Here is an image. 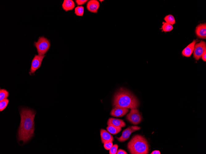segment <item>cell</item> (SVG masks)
Instances as JSON below:
<instances>
[{
  "instance_id": "6da1fadb",
  "label": "cell",
  "mask_w": 206,
  "mask_h": 154,
  "mask_svg": "<svg viewBox=\"0 0 206 154\" xmlns=\"http://www.w3.org/2000/svg\"><path fill=\"white\" fill-rule=\"evenodd\" d=\"M36 112L33 109L22 108L20 111L21 120L18 131L19 141L25 143L34 134V118Z\"/></svg>"
},
{
  "instance_id": "7a4b0ae2",
  "label": "cell",
  "mask_w": 206,
  "mask_h": 154,
  "mask_svg": "<svg viewBox=\"0 0 206 154\" xmlns=\"http://www.w3.org/2000/svg\"><path fill=\"white\" fill-rule=\"evenodd\" d=\"M139 104L137 98L126 89L121 88L114 95L113 102V106L118 105L131 109H137Z\"/></svg>"
},
{
  "instance_id": "3957f363",
  "label": "cell",
  "mask_w": 206,
  "mask_h": 154,
  "mask_svg": "<svg viewBox=\"0 0 206 154\" xmlns=\"http://www.w3.org/2000/svg\"><path fill=\"white\" fill-rule=\"evenodd\" d=\"M127 148L132 154H147L149 150V145L146 139L143 136H134L127 144Z\"/></svg>"
},
{
  "instance_id": "277c9868",
  "label": "cell",
  "mask_w": 206,
  "mask_h": 154,
  "mask_svg": "<svg viewBox=\"0 0 206 154\" xmlns=\"http://www.w3.org/2000/svg\"><path fill=\"white\" fill-rule=\"evenodd\" d=\"M34 45L37 49L38 55H43L49 49L50 44L47 38L42 36L39 37L37 41L34 42Z\"/></svg>"
},
{
  "instance_id": "5b68a950",
  "label": "cell",
  "mask_w": 206,
  "mask_h": 154,
  "mask_svg": "<svg viewBox=\"0 0 206 154\" xmlns=\"http://www.w3.org/2000/svg\"><path fill=\"white\" fill-rule=\"evenodd\" d=\"M126 118L130 122L134 125L138 124L142 120V116L137 109H131L126 116Z\"/></svg>"
},
{
  "instance_id": "8992f818",
  "label": "cell",
  "mask_w": 206,
  "mask_h": 154,
  "mask_svg": "<svg viewBox=\"0 0 206 154\" xmlns=\"http://www.w3.org/2000/svg\"><path fill=\"white\" fill-rule=\"evenodd\" d=\"M206 50V43L205 41H201L195 44L193 51V56L196 60H198L201 57L205 50Z\"/></svg>"
},
{
  "instance_id": "52a82bcc",
  "label": "cell",
  "mask_w": 206,
  "mask_h": 154,
  "mask_svg": "<svg viewBox=\"0 0 206 154\" xmlns=\"http://www.w3.org/2000/svg\"><path fill=\"white\" fill-rule=\"evenodd\" d=\"M140 128L141 127L137 126H129L123 131L122 132V135L120 137H117V138L120 142H124L129 139L132 133L139 130Z\"/></svg>"
},
{
  "instance_id": "ba28073f",
  "label": "cell",
  "mask_w": 206,
  "mask_h": 154,
  "mask_svg": "<svg viewBox=\"0 0 206 154\" xmlns=\"http://www.w3.org/2000/svg\"><path fill=\"white\" fill-rule=\"evenodd\" d=\"M45 55H35L32 60L30 73H34L40 67Z\"/></svg>"
},
{
  "instance_id": "9c48e42d",
  "label": "cell",
  "mask_w": 206,
  "mask_h": 154,
  "mask_svg": "<svg viewBox=\"0 0 206 154\" xmlns=\"http://www.w3.org/2000/svg\"><path fill=\"white\" fill-rule=\"evenodd\" d=\"M129 111L128 108L118 105L114 106L110 112L111 116L115 117H121Z\"/></svg>"
},
{
  "instance_id": "30bf717a",
  "label": "cell",
  "mask_w": 206,
  "mask_h": 154,
  "mask_svg": "<svg viewBox=\"0 0 206 154\" xmlns=\"http://www.w3.org/2000/svg\"><path fill=\"white\" fill-rule=\"evenodd\" d=\"M195 33L196 36L201 39L206 38V23H200L196 28Z\"/></svg>"
},
{
  "instance_id": "8fae6325",
  "label": "cell",
  "mask_w": 206,
  "mask_h": 154,
  "mask_svg": "<svg viewBox=\"0 0 206 154\" xmlns=\"http://www.w3.org/2000/svg\"><path fill=\"white\" fill-rule=\"evenodd\" d=\"M198 41L197 39L194 40L191 43L183 49L182 52V55L186 57H190L193 52L195 44Z\"/></svg>"
},
{
  "instance_id": "7c38bea8",
  "label": "cell",
  "mask_w": 206,
  "mask_h": 154,
  "mask_svg": "<svg viewBox=\"0 0 206 154\" xmlns=\"http://www.w3.org/2000/svg\"><path fill=\"white\" fill-rule=\"evenodd\" d=\"M100 6L98 1L96 0H90L87 3L86 8L90 12L93 13H97Z\"/></svg>"
},
{
  "instance_id": "4fadbf2b",
  "label": "cell",
  "mask_w": 206,
  "mask_h": 154,
  "mask_svg": "<svg viewBox=\"0 0 206 154\" xmlns=\"http://www.w3.org/2000/svg\"><path fill=\"white\" fill-rule=\"evenodd\" d=\"M107 124L114 126L124 127L126 126V124L123 120L120 119L113 118H109L107 121Z\"/></svg>"
},
{
  "instance_id": "5bb4252c",
  "label": "cell",
  "mask_w": 206,
  "mask_h": 154,
  "mask_svg": "<svg viewBox=\"0 0 206 154\" xmlns=\"http://www.w3.org/2000/svg\"><path fill=\"white\" fill-rule=\"evenodd\" d=\"M100 136L101 142L103 144L107 141L113 142V137L111 134L107 131L103 129L100 130Z\"/></svg>"
},
{
  "instance_id": "9a60e30c",
  "label": "cell",
  "mask_w": 206,
  "mask_h": 154,
  "mask_svg": "<svg viewBox=\"0 0 206 154\" xmlns=\"http://www.w3.org/2000/svg\"><path fill=\"white\" fill-rule=\"evenodd\" d=\"M62 7L66 11L72 10L74 8L75 5L72 0H64L62 4Z\"/></svg>"
},
{
  "instance_id": "2e32d148",
  "label": "cell",
  "mask_w": 206,
  "mask_h": 154,
  "mask_svg": "<svg viewBox=\"0 0 206 154\" xmlns=\"http://www.w3.org/2000/svg\"><path fill=\"white\" fill-rule=\"evenodd\" d=\"M107 131L111 134L115 135L119 132L121 130L122 128L120 127H117L111 125H108L106 127Z\"/></svg>"
},
{
  "instance_id": "e0dca14e",
  "label": "cell",
  "mask_w": 206,
  "mask_h": 154,
  "mask_svg": "<svg viewBox=\"0 0 206 154\" xmlns=\"http://www.w3.org/2000/svg\"><path fill=\"white\" fill-rule=\"evenodd\" d=\"M166 22L171 25H173L175 23V18L173 15L169 14L166 15L164 18Z\"/></svg>"
},
{
  "instance_id": "ac0fdd59",
  "label": "cell",
  "mask_w": 206,
  "mask_h": 154,
  "mask_svg": "<svg viewBox=\"0 0 206 154\" xmlns=\"http://www.w3.org/2000/svg\"><path fill=\"white\" fill-rule=\"evenodd\" d=\"M8 92L4 89H1L0 90V101L7 99L9 96Z\"/></svg>"
},
{
  "instance_id": "d6986e66",
  "label": "cell",
  "mask_w": 206,
  "mask_h": 154,
  "mask_svg": "<svg viewBox=\"0 0 206 154\" xmlns=\"http://www.w3.org/2000/svg\"><path fill=\"white\" fill-rule=\"evenodd\" d=\"M162 28L163 31L164 32H169L173 29V27L172 25L166 22H164L162 26Z\"/></svg>"
},
{
  "instance_id": "ffe728a7",
  "label": "cell",
  "mask_w": 206,
  "mask_h": 154,
  "mask_svg": "<svg viewBox=\"0 0 206 154\" xmlns=\"http://www.w3.org/2000/svg\"><path fill=\"white\" fill-rule=\"evenodd\" d=\"M84 13V7L83 6H78L75 9V14L78 16H82Z\"/></svg>"
},
{
  "instance_id": "44dd1931",
  "label": "cell",
  "mask_w": 206,
  "mask_h": 154,
  "mask_svg": "<svg viewBox=\"0 0 206 154\" xmlns=\"http://www.w3.org/2000/svg\"><path fill=\"white\" fill-rule=\"evenodd\" d=\"M9 102V100L6 99L1 101L0 102V111H3L7 107Z\"/></svg>"
},
{
  "instance_id": "7402d4cb",
  "label": "cell",
  "mask_w": 206,
  "mask_h": 154,
  "mask_svg": "<svg viewBox=\"0 0 206 154\" xmlns=\"http://www.w3.org/2000/svg\"><path fill=\"white\" fill-rule=\"evenodd\" d=\"M118 148V145L116 144L113 145L109 150V153L110 154H116L117 152Z\"/></svg>"
},
{
  "instance_id": "603a6c76",
  "label": "cell",
  "mask_w": 206,
  "mask_h": 154,
  "mask_svg": "<svg viewBox=\"0 0 206 154\" xmlns=\"http://www.w3.org/2000/svg\"><path fill=\"white\" fill-rule=\"evenodd\" d=\"M113 145V142L109 141L104 143V147L107 150H109Z\"/></svg>"
},
{
  "instance_id": "cb8c5ba5",
  "label": "cell",
  "mask_w": 206,
  "mask_h": 154,
  "mask_svg": "<svg viewBox=\"0 0 206 154\" xmlns=\"http://www.w3.org/2000/svg\"><path fill=\"white\" fill-rule=\"evenodd\" d=\"M88 0H76L75 2L77 5H82L85 4Z\"/></svg>"
},
{
  "instance_id": "d4e9b609",
  "label": "cell",
  "mask_w": 206,
  "mask_h": 154,
  "mask_svg": "<svg viewBox=\"0 0 206 154\" xmlns=\"http://www.w3.org/2000/svg\"><path fill=\"white\" fill-rule=\"evenodd\" d=\"M117 154H127V153L126 152L125 150L122 149H119L118 151H117Z\"/></svg>"
},
{
  "instance_id": "484cf974",
  "label": "cell",
  "mask_w": 206,
  "mask_h": 154,
  "mask_svg": "<svg viewBox=\"0 0 206 154\" xmlns=\"http://www.w3.org/2000/svg\"><path fill=\"white\" fill-rule=\"evenodd\" d=\"M202 60L204 61H206V50H205L202 54L201 57Z\"/></svg>"
},
{
  "instance_id": "4316f807",
  "label": "cell",
  "mask_w": 206,
  "mask_h": 154,
  "mask_svg": "<svg viewBox=\"0 0 206 154\" xmlns=\"http://www.w3.org/2000/svg\"><path fill=\"white\" fill-rule=\"evenodd\" d=\"M151 154H160V151L159 150H154L152 152Z\"/></svg>"
},
{
  "instance_id": "83f0119b",
  "label": "cell",
  "mask_w": 206,
  "mask_h": 154,
  "mask_svg": "<svg viewBox=\"0 0 206 154\" xmlns=\"http://www.w3.org/2000/svg\"><path fill=\"white\" fill-rule=\"evenodd\" d=\"M100 2H101V1H103V0H100Z\"/></svg>"
}]
</instances>
